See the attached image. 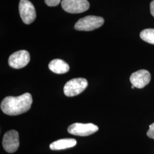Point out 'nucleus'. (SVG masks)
Masks as SVG:
<instances>
[{
    "label": "nucleus",
    "instance_id": "nucleus-8",
    "mask_svg": "<svg viewBox=\"0 0 154 154\" xmlns=\"http://www.w3.org/2000/svg\"><path fill=\"white\" fill-rule=\"evenodd\" d=\"M2 146L6 151L9 153L16 152L20 146L18 132L12 130L6 132L2 140Z\"/></svg>",
    "mask_w": 154,
    "mask_h": 154
},
{
    "label": "nucleus",
    "instance_id": "nucleus-1",
    "mask_svg": "<svg viewBox=\"0 0 154 154\" xmlns=\"http://www.w3.org/2000/svg\"><path fill=\"white\" fill-rule=\"evenodd\" d=\"M32 103V96L27 93L18 97H6L1 103V109L6 115L18 116L29 110Z\"/></svg>",
    "mask_w": 154,
    "mask_h": 154
},
{
    "label": "nucleus",
    "instance_id": "nucleus-3",
    "mask_svg": "<svg viewBox=\"0 0 154 154\" xmlns=\"http://www.w3.org/2000/svg\"><path fill=\"white\" fill-rule=\"evenodd\" d=\"M88 86V81L83 78H74L66 83L63 88L67 97H72L82 93Z\"/></svg>",
    "mask_w": 154,
    "mask_h": 154
},
{
    "label": "nucleus",
    "instance_id": "nucleus-13",
    "mask_svg": "<svg viewBox=\"0 0 154 154\" xmlns=\"http://www.w3.org/2000/svg\"><path fill=\"white\" fill-rule=\"evenodd\" d=\"M61 0H45V4L49 6H57L61 2Z\"/></svg>",
    "mask_w": 154,
    "mask_h": 154
},
{
    "label": "nucleus",
    "instance_id": "nucleus-7",
    "mask_svg": "<svg viewBox=\"0 0 154 154\" xmlns=\"http://www.w3.org/2000/svg\"><path fill=\"white\" fill-rule=\"evenodd\" d=\"M30 60V57L28 51L19 50L13 53L9 58L8 63L14 69H21L26 66Z\"/></svg>",
    "mask_w": 154,
    "mask_h": 154
},
{
    "label": "nucleus",
    "instance_id": "nucleus-4",
    "mask_svg": "<svg viewBox=\"0 0 154 154\" xmlns=\"http://www.w3.org/2000/svg\"><path fill=\"white\" fill-rule=\"evenodd\" d=\"M98 127L93 123H75L68 127L67 131L74 135L86 137L93 134L98 131Z\"/></svg>",
    "mask_w": 154,
    "mask_h": 154
},
{
    "label": "nucleus",
    "instance_id": "nucleus-5",
    "mask_svg": "<svg viewBox=\"0 0 154 154\" xmlns=\"http://www.w3.org/2000/svg\"><path fill=\"white\" fill-rule=\"evenodd\" d=\"M61 6L64 11L74 14L88 11L90 4L88 0H62Z\"/></svg>",
    "mask_w": 154,
    "mask_h": 154
},
{
    "label": "nucleus",
    "instance_id": "nucleus-11",
    "mask_svg": "<svg viewBox=\"0 0 154 154\" xmlns=\"http://www.w3.org/2000/svg\"><path fill=\"white\" fill-rule=\"evenodd\" d=\"M77 144V140L74 139H62L55 141L50 144L51 150H61L69 149Z\"/></svg>",
    "mask_w": 154,
    "mask_h": 154
},
{
    "label": "nucleus",
    "instance_id": "nucleus-10",
    "mask_svg": "<svg viewBox=\"0 0 154 154\" xmlns=\"http://www.w3.org/2000/svg\"><path fill=\"white\" fill-rule=\"evenodd\" d=\"M49 68L51 72L58 74L66 73L70 69L69 65L60 59H55L51 61L49 64Z\"/></svg>",
    "mask_w": 154,
    "mask_h": 154
},
{
    "label": "nucleus",
    "instance_id": "nucleus-9",
    "mask_svg": "<svg viewBox=\"0 0 154 154\" xmlns=\"http://www.w3.org/2000/svg\"><path fill=\"white\" fill-rule=\"evenodd\" d=\"M130 80L135 88H142L150 82L151 75L146 70H140L133 72L130 76Z\"/></svg>",
    "mask_w": 154,
    "mask_h": 154
},
{
    "label": "nucleus",
    "instance_id": "nucleus-15",
    "mask_svg": "<svg viewBox=\"0 0 154 154\" xmlns=\"http://www.w3.org/2000/svg\"><path fill=\"white\" fill-rule=\"evenodd\" d=\"M150 11L152 16L154 17V0L150 4Z\"/></svg>",
    "mask_w": 154,
    "mask_h": 154
},
{
    "label": "nucleus",
    "instance_id": "nucleus-2",
    "mask_svg": "<svg viewBox=\"0 0 154 154\" xmlns=\"http://www.w3.org/2000/svg\"><path fill=\"white\" fill-rule=\"evenodd\" d=\"M101 17L88 16L79 20L75 25V29L80 31H91L100 28L104 23Z\"/></svg>",
    "mask_w": 154,
    "mask_h": 154
},
{
    "label": "nucleus",
    "instance_id": "nucleus-12",
    "mask_svg": "<svg viewBox=\"0 0 154 154\" xmlns=\"http://www.w3.org/2000/svg\"><path fill=\"white\" fill-rule=\"evenodd\" d=\"M140 38L146 42L154 45V29H146L140 34Z\"/></svg>",
    "mask_w": 154,
    "mask_h": 154
},
{
    "label": "nucleus",
    "instance_id": "nucleus-14",
    "mask_svg": "<svg viewBox=\"0 0 154 154\" xmlns=\"http://www.w3.org/2000/svg\"><path fill=\"white\" fill-rule=\"evenodd\" d=\"M147 134L149 138L154 139V123L149 126V128L147 132Z\"/></svg>",
    "mask_w": 154,
    "mask_h": 154
},
{
    "label": "nucleus",
    "instance_id": "nucleus-16",
    "mask_svg": "<svg viewBox=\"0 0 154 154\" xmlns=\"http://www.w3.org/2000/svg\"><path fill=\"white\" fill-rule=\"evenodd\" d=\"M131 88L133 89V88H135V86H133V85H132V86H131Z\"/></svg>",
    "mask_w": 154,
    "mask_h": 154
},
{
    "label": "nucleus",
    "instance_id": "nucleus-6",
    "mask_svg": "<svg viewBox=\"0 0 154 154\" xmlns=\"http://www.w3.org/2000/svg\"><path fill=\"white\" fill-rule=\"evenodd\" d=\"M20 15L25 24H30L36 18V12L32 3L28 0H20L19 4Z\"/></svg>",
    "mask_w": 154,
    "mask_h": 154
}]
</instances>
